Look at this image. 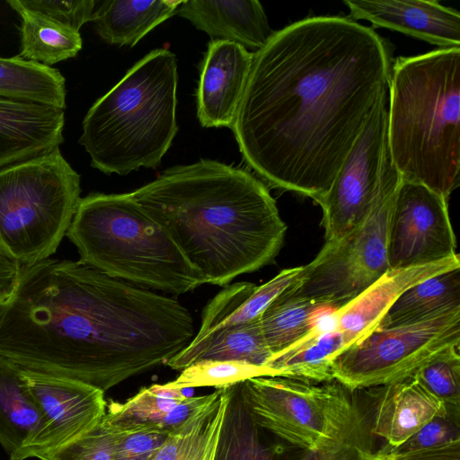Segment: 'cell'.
<instances>
[{
    "instance_id": "1f68e13d",
    "label": "cell",
    "mask_w": 460,
    "mask_h": 460,
    "mask_svg": "<svg viewBox=\"0 0 460 460\" xmlns=\"http://www.w3.org/2000/svg\"><path fill=\"white\" fill-rule=\"evenodd\" d=\"M460 345L451 346L420 367L412 376L440 400L447 411L460 417Z\"/></svg>"
},
{
    "instance_id": "9a60e30c",
    "label": "cell",
    "mask_w": 460,
    "mask_h": 460,
    "mask_svg": "<svg viewBox=\"0 0 460 460\" xmlns=\"http://www.w3.org/2000/svg\"><path fill=\"white\" fill-rule=\"evenodd\" d=\"M352 20H366L440 49L460 48V13L435 0H344Z\"/></svg>"
},
{
    "instance_id": "277c9868",
    "label": "cell",
    "mask_w": 460,
    "mask_h": 460,
    "mask_svg": "<svg viewBox=\"0 0 460 460\" xmlns=\"http://www.w3.org/2000/svg\"><path fill=\"white\" fill-rule=\"evenodd\" d=\"M387 146L402 181L448 200L460 174V48L392 64Z\"/></svg>"
},
{
    "instance_id": "8fae6325",
    "label": "cell",
    "mask_w": 460,
    "mask_h": 460,
    "mask_svg": "<svg viewBox=\"0 0 460 460\" xmlns=\"http://www.w3.org/2000/svg\"><path fill=\"white\" fill-rule=\"evenodd\" d=\"M387 96L378 102L330 190L317 201L325 243L341 239L371 208L388 154Z\"/></svg>"
},
{
    "instance_id": "44dd1931",
    "label": "cell",
    "mask_w": 460,
    "mask_h": 460,
    "mask_svg": "<svg viewBox=\"0 0 460 460\" xmlns=\"http://www.w3.org/2000/svg\"><path fill=\"white\" fill-rule=\"evenodd\" d=\"M42 423L41 411L27 387L21 367L0 356V444L10 460H20Z\"/></svg>"
},
{
    "instance_id": "ab89813d",
    "label": "cell",
    "mask_w": 460,
    "mask_h": 460,
    "mask_svg": "<svg viewBox=\"0 0 460 460\" xmlns=\"http://www.w3.org/2000/svg\"><path fill=\"white\" fill-rule=\"evenodd\" d=\"M367 460H386V459L379 456L376 453H372L369 455V456L367 458Z\"/></svg>"
},
{
    "instance_id": "f35d334b",
    "label": "cell",
    "mask_w": 460,
    "mask_h": 460,
    "mask_svg": "<svg viewBox=\"0 0 460 460\" xmlns=\"http://www.w3.org/2000/svg\"><path fill=\"white\" fill-rule=\"evenodd\" d=\"M21 265L0 252V304L13 295L20 275Z\"/></svg>"
},
{
    "instance_id": "f1b7e54d",
    "label": "cell",
    "mask_w": 460,
    "mask_h": 460,
    "mask_svg": "<svg viewBox=\"0 0 460 460\" xmlns=\"http://www.w3.org/2000/svg\"><path fill=\"white\" fill-rule=\"evenodd\" d=\"M187 398L182 389L155 384L140 389L123 402L107 404L104 419L125 431L152 429L168 433L166 422L170 411Z\"/></svg>"
},
{
    "instance_id": "5b68a950",
    "label": "cell",
    "mask_w": 460,
    "mask_h": 460,
    "mask_svg": "<svg viewBox=\"0 0 460 460\" xmlns=\"http://www.w3.org/2000/svg\"><path fill=\"white\" fill-rule=\"evenodd\" d=\"M177 84L176 56L167 49L137 62L83 120L79 143L91 165L119 175L159 166L178 131Z\"/></svg>"
},
{
    "instance_id": "3957f363",
    "label": "cell",
    "mask_w": 460,
    "mask_h": 460,
    "mask_svg": "<svg viewBox=\"0 0 460 460\" xmlns=\"http://www.w3.org/2000/svg\"><path fill=\"white\" fill-rule=\"evenodd\" d=\"M206 284L226 286L271 263L287 226L266 185L245 170L201 159L164 170L129 192Z\"/></svg>"
},
{
    "instance_id": "cb8c5ba5",
    "label": "cell",
    "mask_w": 460,
    "mask_h": 460,
    "mask_svg": "<svg viewBox=\"0 0 460 460\" xmlns=\"http://www.w3.org/2000/svg\"><path fill=\"white\" fill-rule=\"evenodd\" d=\"M457 309H460V268L407 288L389 307L377 328L416 323Z\"/></svg>"
},
{
    "instance_id": "9c48e42d",
    "label": "cell",
    "mask_w": 460,
    "mask_h": 460,
    "mask_svg": "<svg viewBox=\"0 0 460 460\" xmlns=\"http://www.w3.org/2000/svg\"><path fill=\"white\" fill-rule=\"evenodd\" d=\"M401 180L388 152L377 193L366 217L339 241L324 243L286 294L341 308L389 270V222Z\"/></svg>"
},
{
    "instance_id": "8992f818",
    "label": "cell",
    "mask_w": 460,
    "mask_h": 460,
    "mask_svg": "<svg viewBox=\"0 0 460 460\" xmlns=\"http://www.w3.org/2000/svg\"><path fill=\"white\" fill-rule=\"evenodd\" d=\"M66 235L76 247L79 261L132 285L181 295L206 284L129 193L81 198Z\"/></svg>"
},
{
    "instance_id": "2e32d148",
    "label": "cell",
    "mask_w": 460,
    "mask_h": 460,
    "mask_svg": "<svg viewBox=\"0 0 460 460\" xmlns=\"http://www.w3.org/2000/svg\"><path fill=\"white\" fill-rule=\"evenodd\" d=\"M371 389L368 429L388 447H399L434 418L450 414L413 376Z\"/></svg>"
},
{
    "instance_id": "e0dca14e",
    "label": "cell",
    "mask_w": 460,
    "mask_h": 460,
    "mask_svg": "<svg viewBox=\"0 0 460 460\" xmlns=\"http://www.w3.org/2000/svg\"><path fill=\"white\" fill-rule=\"evenodd\" d=\"M456 268H460L458 253L429 264L387 270L360 295L338 309V330L342 332L347 348L376 329L389 307L407 288Z\"/></svg>"
},
{
    "instance_id": "52a82bcc",
    "label": "cell",
    "mask_w": 460,
    "mask_h": 460,
    "mask_svg": "<svg viewBox=\"0 0 460 460\" xmlns=\"http://www.w3.org/2000/svg\"><path fill=\"white\" fill-rule=\"evenodd\" d=\"M80 175L59 147L0 169V252L21 266L58 250L81 197Z\"/></svg>"
},
{
    "instance_id": "d6986e66",
    "label": "cell",
    "mask_w": 460,
    "mask_h": 460,
    "mask_svg": "<svg viewBox=\"0 0 460 460\" xmlns=\"http://www.w3.org/2000/svg\"><path fill=\"white\" fill-rule=\"evenodd\" d=\"M176 14L189 20L212 40L262 49L274 34L261 4L256 0H184Z\"/></svg>"
},
{
    "instance_id": "d4e9b609",
    "label": "cell",
    "mask_w": 460,
    "mask_h": 460,
    "mask_svg": "<svg viewBox=\"0 0 460 460\" xmlns=\"http://www.w3.org/2000/svg\"><path fill=\"white\" fill-rule=\"evenodd\" d=\"M347 348L339 330L309 335L282 352L272 356L266 367L273 376L314 383L333 381L332 366L336 357Z\"/></svg>"
},
{
    "instance_id": "d6a6232c",
    "label": "cell",
    "mask_w": 460,
    "mask_h": 460,
    "mask_svg": "<svg viewBox=\"0 0 460 460\" xmlns=\"http://www.w3.org/2000/svg\"><path fill=\"white\" fill-rule=\"evenodd\" d=\"M120 429L102 420L82 437L57 450L40 456V460H114L115 445Z\"/></svg>"
},
{
    "instance_id": "74e56055",
    "label": "cell",
    "mask_w": 460,
    "mask_h": 460,
    "mask_svg": "<svg viewBox=\"0 0 460 460\" xmlns=\"http://www.w3.org/2000/svg\"><path fill=\"white\" fill-rule=\"evenodd\" d=\"M371 453L373 452L368 447L349 444L317 451H305L299 460H367Z\"/></svg>"
},
{
    "instance_id": "7a4b0ae2",
    "label": "cell",
    "mask_w": 460,
    "mask_h": 460,
    "mask_svg": "<svg viewBox=\"0 0 460 460\" xmlns=\"http://www.w3.org/2000/svg\"><path fill=\"white\" fill-rule=\"evenodd\" d=\"M178 300L77 261L21 266L0 307V356L103 392L157 367L194 338Z\"/></svg>"
},
{
    "instance_id": "83f0119b",
    "label": "cell",
    "mask_w": 460,
    "mask_h": 460,
    "mask_svg": "<svg viewBox=\"0 0 460 460\" xmlns=\"http://www.w3.org/2000/svg\"><path fill=\"white\" fill-rule=\"evenodd\" d=\"M239 390L229 386V397L213 460H274L276 451L261 438Z\"/></svg>"
},
{
    "instance_id": "4fadbf2b",
    "label": "cell",
    "mask_w": 460,
    "mask_h": 460,
    "mask_svg": "<svg viewBox=\"0 0 460 460\" xmlns=\"http://www.w3.org/2000/svg\"><path fill=\"white\" fill-rule=\"evenodd\" d=\"M22 368L43 418L33 442L20 460L49 454L94 428L106 412L104 392L85 383Z\"/></svg>"
},
{
    "instance_id": "836d02e7",
    "label": "cell",
    "mask_w": 460,
    "mask_h": 460,
    "mask_svg": "<svg viewBox=\"0 0 460 460\" xmlns=\"http://www.w3.org/2000/svg\"><path fill=\"white\" fill-rule=\"evenodd\" d=\"M7 4L36 12L79 31L84 23L93 21L97 1L11 0Z\"/></svg>"
},
{
    "instance_id": "d590c367",
    "label": "cell",
    "mask_w": 460,
    "mask_h": 460,
    "mask_svg": "<svg viewBox=\"0 0 460 460\" xmlns=\"http://www.w3.org/2000/svg\"><path fill=\"white\" fill-rule=\"evenodd\" d=\"M164 431L120 429L114 451V460H152L166 441Z\"/></svg>"
},
{
    "instance_id": "e575fe53",
    "label": "cell",
    "mask_w": 460,
    "mask_h": 460,
    "mask_svg": "<svg viewBox=\"0 0 460 460\" xmlns=\"http://www.w3.org/2000/svg\"><path fill=\"white\" fill-rule=\"evenodd\" d=\"M460 441V417L447 414L436 417L397 447L383 451L402 454L442 447Z\"/></svg>"
},
{
    "instance_id": "30bf717a",
    "label": "cell",
    "mask_w": 460,
    "mask_h": 460,
    "mask_svg": "<svg viewBox=\"0 0 460 460\" xmlns=\"http://www.w3.org/2000/svg\"><path fill=\"white\" fill-rule=\"evenodd\" d=\"M460 345V309L395 328H376L334 359L333 379L351 392L412 376L446 349Z\"/></svg>"
},
{
    "instance_id": "8d00e7d4",
    "label": "cell",
    "mask_w": 460,
    "mask_h": 460,
    "mask_svg": "<svg viewBox=\"0 0 460 460\" xmlns=\"http://www.w3.org/2000/svg\"><path fill=\"white\" fill-rule=\"evenodd\" d=\"M376 454L386 460H460V441L402 454L388 453L381 449Z\"/></svg>"
},
{
    "instance_id": "ba28073f",
    "label": "cell",
    "mask_w": 460,
    "mask_h": 460,
    "mask_svg": "<svg viewBox=\"0 0 460 460\" xmlns=\"http://www.w3.org/2000/svg\"><path fill=\"white\" fill-rule=\"evenodd\" d=\"M239 390L259 428L304 451L368 447L364 411L353 392L335 380L258 376L239 383Z\"/></svg>"
},
{
    "instance_id": "4316f807",
    "label": "cell",
    "mask_w": 460,
    "mask_h": 460,
    "mask_svg": "<svg viewBox=\"0 0 460 460\" xmlns=\"http://www.w3.org/2000/svg\"><path fill=\"white\" fill-rule=\"evenodd\" d=\"M21 19L20 57L46 66L74 58L82 49L80 32L44 15L10 4Z\"/></svg>"
},
{
    "instance_id": "6da1fadb",
    "label": "cell",
    "mask_w": 460,
    "mask_h": 460,
    "mask_svg": "<svg viewBox=\"0 0 460 460\" xmlns=\"http://www.w3.org/2000/svg\"><path fill=\"white\" fill-rule=\"evenodd\" d=\"M392 64L389 43L349 17L275 31L253 53L232 128L244 161L270 186L317 203L387 96Z\"/></svg>"
},
{
    "instance_id": "ffe728a7",
    "label": "cell",
    "mask_w": 460,
    "mask_h": 460,
    "mask_svg": "<svg viewBox=\"0 0 460 460\" xmlns=\"http://www.w3.org/2000/svg\"><path fill=\"white\" fill-rule=\"evenodd\" d=\"M303 270L304 266L282 270L261 286L246 281L226 285L205 306L199 331L194 338L259 318L275 299L299 280Z\"/></svg>"
},
{
    "instance_id": "5bb4252c",
    "label": "cell",
    "mask_w": 460,
    "mask_h": 460,
    "mask_svg": "<svg viewBox=\"0 0 460 460\" xmlns=\"http://www.w3.org/2000/svg\"><path fill=\"white\" fill-rule=\"evenodd\" d=\"M252 60L253 53L237 43H208L196 93L197 117L202 127L232 129Z\"/></svg>"
},
{
    "instance_id": "484cf974",
    "label": "cell",
    "mask_w": 460,
    "mask_h": 460,
    "mask_svg": "<svg viewBox=\"0 0 460 460\" xmlns=\"http://www.w3.org/2000/svg\"><path fill=\"white\" fill-rule=\"evenodd\" d=\"M0 97L64 110L65 78L50 66L20 56L0 57Z\"/></svg>"
},
{
    "instance_id": "ac0fdd59",
    "label": "cell",
    "mask_w": 460,
    "mask_h": 460,
    "mask_svg": "<svg viewBox=\"0 0 460 460\" xmlns=\"http://www.w3.org/2000/svg\"><path fill=\"white\" fill-rule=\"evenodd\" d=\"M64 125L62 109L0 97V169L59 147Z\"/></svg>"
},
{
    "instance_id": "f546056e",
    "label": "cell",
    "mask_w": 460,
    "mask_h": 460,
    "mask_svg": "<svg viewBox=\"0 0 460 460\" xmlns=\"http://www.w3.org/2000/svg\"><path fill=\"white\" fill-rule=\"evenodd\" d=\"M321 304L283 293L260 316L261 330L272 356L304 341L312 332V317Z\"/></svg>"
},
{
    "instance_id": "7402d4cb",
    "label": "cell",
    "mask_w": 460,
    "mask_h": 460,
    "mask_svg": "<svg viewBox=\"0 0 460 460\" xmlns=\"http://www.w3.org/2000/svg\"><path fill=\"white\" fill-rule=\"evenodd\" d=\"M272 357L261 330L260 317L193 338L190 344L165 365L181 371L200 360H234L266 367Z\"/></svg>"
},
{
    "instance_id": "60d3db41",
    "label": "cell",
    "mask_w": 460,
    "mask_h": 460,
    "mask_svg": "<svg viewBox=\"0 0 460 460\" xmlns=\"http://www.w3.org/2000/svg\"><path fill=\"white\" fill-rule=\"evenodd\" d=\"M1 305H2V304H0V307H1Z\"/></svg>"
},
{
    "instance_id": "603a6c76",
    "label": "cell",
    "mask_w": 460,
    "mask_h": 460,
    "mask_svg": "<svg viewBox=\"0 0 460 460\" xmlns=\"http://www.w3.org/2000/svg\"><path fill=\"white\" fill-rule=\"evenodd\" d=\"M181 3L176 0L98 1L93 22L97 34L105 42L133 47L158 24L175 14Z\"/></svg>"
},
{
    "instance_id": "7c38bea8",
    "label": "cell",
    "mask_w": 460,
    "mask_h": 460,
    "mask_svg": "<svg viewBox=\"0 0 460 460\" xmlns=\"http://www.w3.org/2000/svg\"><path fill=\"white\" fill-rule=\"evenodd\" d=\"M456 250L447 200L424 185L401 180L389 222V270L438 261Z\"/></svg>"
},
{
    "instance_id": "4dcf8cb0",
    "label": "cell",
    "mask_w": 460,
    "mask_h": 460,
    "mask_svg": "<svg viewBox=\"0 0 460 460\" xmlns=\"http://www.w3.org/2000/svg\"><path fill=\"white\" fill-rule=\"evenodd\" d=\"M258 376H273V373L267 367L244 361L200 360L183 368L175 380L165 385L179 389L199 386H214L217 389Z\"/></svg>"
}]
</instances>
